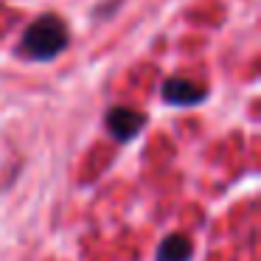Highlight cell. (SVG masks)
Instances as JSON below:
<instances>
[{"label":"cell","instance_id":"6da1fadb","mask_svg":"<svg viewBox=\"0 0 261 261\" xmlns=\"http://www.w3.org/2000/svg\"><path fill=\"white\" fill-rule=\"evenodd\" d=\"M68 23L57 14H42L20 37V57L31 59V62H51L68 48Z\"/></svg>","mask_w":261,"mask_h":261},{"label":"cell","instance_id":"277c9868","mask_svg":"<svg viewBox=\"0 0 261 261\" xmlns=\"http://www.w3.org/2000/svg\"><path fill=\"white\" fill-rule=\"evenodd\" d=\"M191 255H194L191 242L182 233H171V236H166L160 242L154 261H191Z\"/></svg>","mask_w":261,"mask_h":261},{"label":"cell","instance_id":"3957f363","mask_svg":"<svg viewBox=\"0 0 261 261\" xmlns=\"http://www.w3.org/2000/svg\"><path fill=\"white\" fill-rule=\"evenodd\" d=\"M205 98H208V90L191 79L171 76L163 82V101L171 107H194V104H202Z\"/></svg>","mask_w":261,"mask_h":261},{"label":"cell","instance_id":"7a4b0ae2","mask_svg":"<svg viewBox=\"0 0 261 261\" xmlns=\"http://www.w3.org/2000/svg\"><path fill=\"white\" fill-rule=\"evenodd\" d=\"M143 126H146V115L132 110V107H113L107 113V132L118 143L135 141Z\"/></svg>","mask_w":261,"mask_h":261}]
</instances>
